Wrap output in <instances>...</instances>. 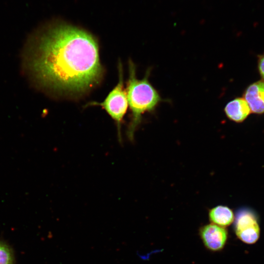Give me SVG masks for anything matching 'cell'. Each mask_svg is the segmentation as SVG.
<instances>
[{
  "label": "cell",
  "mask_w": 264,
  "mask_h": 264,
  "mask_svg": "<svg viewBox=\"0 0 264 264\" xmlns=\"http://www.w3.org/2000/svg\"><path fill=\"white\" fill-rule=\"evenodd\" d=\"M244 97L252 112H264V82L258 81L250 85L244 94Z\"/></svg>",
  "instance_id": "6"
},
{
  "label": "cell",
  "mask_w": 264,
  "mask_h": 264,
  "mask_svg": "<svg viewBox=\"0 0 264 264\" xmlns=\"http://www.w3.org/2000/svg\"><path fill=\"white\" fill-rule=\"evenodd\" d=\"M150 69L146 71L142 79L136 76V66L131 60L129 63V77L126 88L131 119L128 130V135L132 139L136 127L140 124L142 115L153 111L163 99L149 81Z\"/></svg>",
  "instance_id": "2"
},
{
  "label": "cell",
  "mask_w": 264,
  "mask_h": 264,
  "mask_svg": "<svg viewBox=\"0 0 264 264\" xmlns=\"http://www.w3.org/2000/svg\"><path fill=\"white\" fill-rule=\"evenodd\" d=\"M259 69L261 76L264 79V55L262 56L259 59Z\"/></svg>",
  "instance_id": "10"
},
{
  "label": "cell",
  "mask_w": 264,
  "mask_h": 264,
  "mask_svg": "<svg viewBox=\"0 0 264 264\" xmlns=\"http://www.w3.org/2000/svg\"><path fill=\"white\" fill-rule=\"evenodd\" d=\"M235 232L245 243L256 242L260 236V227L254 213L248 209L239 211L235 220Z\"/></svg>",
  "instance_id": "4"
},
{
  "label": "cell",
  "mask_w": 264,
  "mask_h": 264,
  "mask_svg": "<svg viewBox=\"0 0 264 264\" xmlns=\"http://www.w3.org/2000/svg\"><path fill=\"white\" fill-rule=\"evenodd\" d=\"M224 111L230 119L241 122L249 115L250 109L244 99L237 98L227 104Z\"/></svg>",
  "instance_id": "7"
},
{
  "label": "cell",
  "mask_w": 264,
  "mask_h": 264,
  "mask_svg": "<svg viewBox=\"0 0 264 264\" xmlns=\"http://www.w3.org/2000/svg\"><path fill=\"white\" fill-rule=\"evenodd\" d=\"M14 252L6 242L0 240V264H15Z\"/></svg>",
  "instance_id": "9"
},
{
  "label": "cell",
  "mask_w": 264,
  "mask_h": 264,
  "mask_svg": "<svg viewBox=\"0 0 264 264\" xmlns=\"http://www.w3.org/2000/svg\"><path fill=\"white\" fill-rule=\"evenodd\" d=\"M210 220L215 224L225 227L229 225L234 220L233 211L228 207L222 205L211 209L209 213Z\"/></svg>",
  "instance_id": "8"
},
{
  "label": "cell",
  "mask_w": 264,
  "mask_h": 264,
  "mask_svg": "<svg viewBox=\"0 0 264 264\" xmlns=\"http://www.w3.org/2000/svg\"><path fill=\"white\" fill-rule=\"evenodd\" d=\"M199 235L204 246L212 251L222 249L227 240L228 233L225 228L215 224L203 226Z\"/></svg>",
  "instance_id": "5"
},
{
  "label": "cell",
  "mask_w": 264,
  "mask_h": 264,
  "mask_svg": "<svg viewBox=\"0 0 264 264\" xmlns=\"http://www.w3.org/2000/svg\"><path fill=\"white\" fill-rule=\"evenodd\" d=\"M22 58L31 83L49 93L83 95L96 86L104 74L96 39L63 23H51L32 33Z\"/></svg>",
  "instance_id": "1"
},
{
  "label": "cell",
  "mask_w": 264,
  "mask_h": 264,
  "mask_svg": "<svg viewBox=\"0 0 264 264\" xmlns=\"http://www.w3.org/2000/svg\"><path fill=\"white\" fill-rule=\"evenodd\" d=\"M118 73L117 84L102 102H89L85 107L96 106L103 109L115 122L119 139H121V124L128 106L126 89L124 85L123 68L121 63L119 64Z\"/></svg>",
  "instance_id": "3"
}]
</instances>
